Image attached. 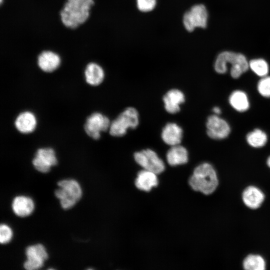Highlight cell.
<instances>
[{"mask_svg":"<svg viewBox=\"0 0 270 270\" xmlns=\"http://www.w3.org/2000/svg\"><path fill=\"white\" fill-rule=\"evenodd\" d=\"M94 0H66L60 12V21L66 28L76 29L90 17Z\"/></svg>","mask_w":270,"mask_h":270,"instance_id":"obj_1","label":"cell"},{"mask_svg":"<svg viewBox=\"0 0 270 270\" xmlns=\"http://www.w3.org/2000/svg\"><path fill=\"white\" fill-rule=\"evenodd\" d=\"M188 184L195 191L206 195L212 194L217 188L219 180L214 167L208 162H202L194 170Z\"/></svg>","mask_w":270,"mask_h":270,"instance_id":"obj_2","label":"cell"},{"mask_svg":"<svg viewBox=\"0 0 270 270\" xmlns=\"http://www.w3.org/2000/svg\"><path fill=\"white\" fill-rule=\"evenodd\" d=\"M231 64L230 73L234 78H238L247 71L249 68L246 58L242 54L224 51L220 52L217 56L214 64V70L220 74L227 72V64Z\"/></svg>","mask_w":270,"mask_h":270,"instance_id":"obj_3","label":"cell"},{"mask_svg":"<svg viewBox=\"0 0 270 270\" xmlns=\"http://www.w3.org/2000/svg\"><path fill=\"white\" fill-rule=\"evenodd\" d=\"M139 122V114L136 109L128 107L111 122L109 132L113 136H122L128 129L136 128Z\"/></svg>","mask_w":270,"mask_h":270,"instance_id":"obj_4","label":"cell"},{"mask_svg":"<svg viewBox=\"0 0 270 270\" xmlns=\"http://www.w3.org/2000/svg\"><path fill=\"white\" fill-rule=\"evenodd\" d=\"M60 188L55 191L56 196L60 200L62 208L68 209L73 206L82 196V190L75 180H64L58 182Z\"/></svg>","mask_w":270,"mask_h":270,"instance_id":"obj_5","label":"cell"},{"mask_svg":"<svg viewBox=\"0 0 270 270\" xmlns=\"http://www.w3.org/2000/svg\"><path fill=\"white\" fill-rule=\"evenodd\" d=\"M136 162L144 170L160 174L165 170L164 161L157 153L150 148H146L136 152L134 154Z\"/></svg>","mask_w":270,"mask_h":270,"instance_id":"obj_6","label":"cell"},{"mask_svg":"<svg viewBox=\"0 0 270 270\" xmlns=\"http://www.w3.org/2000/svg\"><path fill=\"white\" fill-rule=\"evenodd\" d=\"M208 14L205 6L202 4L194 6L184 15L183 24L188 32L196 28H205L207 26Z\"/></svg>","mask_w":270,"mask_h":270,"instance_id":"obj_7","label":"cell"},{"mask_svg":"<svg viewBox=\"0 0 270 270\" xmlns=\"http://www.w3.org/2000/svg\"><path fill=\"white\" fill-rule=\"evenodd\" d=\"M110 124L107 116L100 112H94L86 118L84 127L88 136L94 140H98L101 132L109 130Z\"/></svg>","mask_w":270,"mask_h":270,"instance_id":"obj_8","label":"cell"},{"mask_svg":"<svg viewBox=\"0 0 270 270\" xmlns=\"http://www.w3.org/2000/svg\"><path fill=\"white\" fill-rule=\"evenodd\" d=\"M206 128L207 135L216 140L226 138L230 132V128L227 122L216 114L207 118Z\"/></svg>","mask_w":270,"mask_h":270,"instance_id":"obj_9","label":"cell"},{"mask_svg":"<svg viewBox=\"0 0 270 270\" xmlns=\"http://www.w3.org/2000/svg\"><path fill=\"white\" fill-rule=\"evenodd\" d=\"M27 260L24 264L28 270H34L40 268L48 258V254L44 247L38 244L28 246L26 250Z\"/></svg>","mask_w":270,"mask_h":270,"instance_id":"obj_10","label":"cell"},{"mask_svg":"<svg viewBox=\"0 0 270 270\" xmlns=\"http://www.w3.org/2000/svg\"><path fill=\"white\" fill-rule=\"evenodd\" d=\"M54 151L50 148L38 149L32 160L34 168L42 172H47L52 166L57 164Z\"/></svg>","mask_w":270,"mask_h":270,"instance_id":"obj_11","label":"cell"},{"mask_svg":"<svg viewBox=\"0 0 270 270\" xmlns=\"http://www.w3.org/2000/svg\"><path fill=\"white\" fill-rule=\"evenodd\" d=\"M185 95L180 90L172 88L168 90L162 98L164 108L169 114H176L180 110V106L185 102Z\"/></svg>","mask_w":270,"mask_h":270,"instance_id":"obj_12","label":"cell"},{"mask_svg":"<svg viewBox=\"0 0 270 270\" xmlns=\"http://www.w3.org/2000/svg\"><path fill=\"white\" fill-rule=\"evenodd\" d=\"M242 198L246 206L250 209L256 210L264 202L265 196L263 192L258 187L250 186L243 190Z\"/></svg>","mask_w":270,"mask_h":270,"instance_id":"obj_13","label":"cell"},{"mask_svg":"<svg viewBox=\"0 0 270 270\" xmlns=\"http://www.w3.org/2000/svg\"><path fill=\"white\" fill-rule=\"evenodd\" d=\"M183 137V130L176 123H167L162 129L161 138L167 145L171 146L180 144Z\"/></svg>","mask_w":270,"mask_h":270,"instance_id":"obj_14","label":"cell"},{"mask_svg":"<svg viewBox=\"0 0 270 270\" xmlns=\"http://www.w3.org/2000/svg\"><path fill=\"white\" fill-rule=\"evenodd\" d=\"M37 62L38 67L44 72H52L60 66V58L56 52L45 50L38 56Z\"/></svg>","mask_w":270,"mask_h":270,"instance_id":"obj_15","label":"cell"},{"mask_svg":"<svg viewBox=\"0 0 270 270\" xmlns=\"http://www.w3.org/2000/svg\"><path fill=\"white\" fill-rule=\"evenodd\" d=\"M166 160L171 166L186 164L188 160V150L180 144L171 146L166 152Z\"/></svg>","mask_w":270,"mask_h":270,"instance_id":"obj_16","label":"cell"},{"mask_svg":"<svg viewBox=\"0 0 270 270\" xmlns=\"http://www.w3.org/2000/svg\"><path fill=\"white\" fill-rule=\"evenodd\" d=\"M134 184L138 189L149 192L158 186V180L156 174L144 169L138 173Z\"/></svg>","mask_w":270,"mask_h":270,"instance_id":"obj_17","label":"cell"},{"mask_svg":"<svg viewBox=\"0 0 270 270\" xmlns=\"http://www.w3.org/2000/svg\"><path fill=\"white\" fill-rule=\"evenodd\" d=\"M36 120L34 115L30 112L20 113L16 118L15 126L17 130L23 134L32 132L36 128Z\"/></svg>","mask_w":270,"mask_h":270,"instance_id":"obj_18","label":"cell"},{"mask_svg":"<svg viewBox=\"0 0 270 270\" xmlns=\"http://www.w3.org/2000/svg\"><path fill=\"white\" fill-rule=\"evenodd\" d=\"M86 82L92 86L100 84L104 80V72L103 68L96 63H88L84 70Z\"/></svg>","mask_w":270,"mask_h":270,"instance_id":"obj_19","label":"cell"},{"mask_svg":"<svg viewBox=\"0 0 270 270\" xmlns=\"http://www.w3.org/2000/svg\"><path fill=\"white\" fill-rule=\"evenodd\" d=\"M12 208L17 216L24 217L30 215L32 212L34 204L30 198L18 196L14 199Z\"/></svg>","mask_w":270,"mask_h":270,"instance_id":"obj_20","label":"cell"},{"mask_svg":"<svg viewBox=\"0 0 270 270\" xmlns=\"http://www.w3.org/2000/svg\"><path fill=\"white\" fill-rule=\"evenodd\" d=\"M229 103L236 111L244 112L250 107V102L247 94L240 90H236L229 96Z\"/></svg>","mask_w":270,"mask_h":270,"instance_id":"obj_21","label":"cell"},{"mask_svg":"<svg viewBox=\"0 0 270 270\" xmlns=\"http://www.w3.org/2000/svg\"><path fill=\"white\" fill-rule=\"evenodd\" d=\"M242 266L246 270H264L266 268V262L260 255L250 254L244 258Z\"/></svg>","mask_w":270,"mask_h":270,"instance_id":"obj_22","label":"cell"},{"mask_svg":"<svg viewBox=\"0 0 270 270\" xmlns=\"http://www.w3.org/2000/svg\"><path fill=\"white\" fill-rule=\"evenodd\" d=\"M246 140L248 144L251 146L260 148L266 144L268 136L262 130L256 128L247 134Z\"/></svg>","mask_w":270,"mask_h":270,"instance_id":"obj_23","label":"cell"},{"mask_svg":"<svg viewBox=\"0 0 270 270\" xmlns=\"http://www.w3.org/2000/svg\"><path fill=\"white\" fill-rule=\"evenodd\" d=\"M249 67L256 75L264 77L268 73V65L264 59L257 58L251 60L249 62Z\"/></svg>","mask_w":270,"mask_h":270,"instance_id":"obj_24","label":"cell"},{"mask_svg":"<svg viewBox=\"0 0 270 270\" xmlns=\"http://www.w3.org/2000/svg\"><path fill=\"white\" fill-rule=\"evenodd\" d=\"M257 89L262 96L270 98V76H266L262 77L258 82Z\"/></svg>","mask_w":270,"mask_h":270,"instance_id":"obj_25","label":"cell"},{"mask_svg":"<svg viewBox=\"0 0 270 270\" xmlns=\"http://www.w3.org/2000/svg\"><path fill=\"white\" fill-rule=\"evenodd\" d=\"M138 9L143 12L152 10L156 6V0H136Z\"/></svg>","mask_w":270,"mask_h":270,"instance_id":"obj_26","label":"cell"},{"mask_svg":"<svg viewBox=\"0 0 270 270\" xmlns=\"http://www.w3.org/2000/svg\"><path fill=\"white\" fill-rule=\"evenodd\" d=\"M12 236V232L10 227L4 224L0 226V242L1 244H6L10 240Z\"/></svg>","mask_w":270,"mask_h":270,"instance_id":"obj_27","label":"cell"},{"mask_svg":"<svg viewBox=\"0 0 270 270\" xmlns=\"http://www.w3.org/2000/svg\"><path fill=\"white\" fill-rule=\"evenodd\" d=\"M212 111L216 114H220L221 113V110L218 106H215L213 108Z\"/></svg>","mask_w":270,"mask_h":270,"instance_id":"obj_28","label":"cell"},{"mask_svg":"<svg viewBox=\"0 0 270 270\" xmlns=\"http://www.w3.org/2000/svg\"><path fill=\"white\" fill-rule=\"evenodd\" d=\"M266 164L270 168V156L267 159Z\"/></svg>","mask_w":270,"mask_h":270,"instance_id":"obj_29","label":"cell"}]
</instances>
